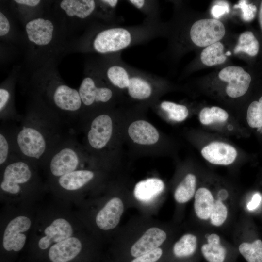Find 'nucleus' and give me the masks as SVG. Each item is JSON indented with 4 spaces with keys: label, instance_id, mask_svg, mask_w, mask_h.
Returning a JSON list of instances; mask_svg holds the SVG:
<instances>
[{
    "label": "nucleus",
    "instance_id": "nucleus-18",
    "mask_svg": "<svg viewBox=\"0 0 262 262\" xmlns=\"http://www.w3.org/2000/svg\"><path fill=\"white\" fill-rule=\"evenodd\" d=\"M60 8L69 17L86 19L96 14L97 1L94 0H63Z\"/></svg>",
    "mask_w": 262,
    "mask_h": 262
},
{
    "label": "nucleus",
    "instance_id": "nucleus-3",
    "mask_svg": "<svg viewBox=\"0 0 262 262\" xmlns=\"http://www.w3.org/2000/svg\"><path fill=\"white\" fill-rule=\"evenodd\" d=\"M222 22L214 18L195 21L191 26L189 35L192 42L199 47H206L220 40L225 34Z\"/></svg>",
    "mask_w": 262,
    "mask_h": 262
},
{
    "label": "nucleus",
    "instance_id": "nucleus-37",
    "mask_svg": "<svg viewBox=\"0 0 262 262\" xmlns=\"http://www.w3.org/2000/svg\"><path fill=\"white\" fill-rule=\"evenodd\" d=\"M9 151V145L5 137L0 134V164L4 163L7 158Z\"/></svg>",
    "mask_w": 262,
    "mask_h": 262
},
{
    "label": "nucleus",
    "instance_id": "nucleus-41",
    "mask_svg": "<svg viewBox=\"0 0 262 262\" xmlns=\"http://www.w3.org/2000/svg\"><path fill=\"white\" fill-rule=\"evenodd\" d=\"M9 92L5 88H0V111L4 108L10 98Z\"/></svg>",
    "mask_w": 262,
    "mask_h": 262
},
{
    "label": "nucleus",
    "instance_id": "nucleus-34",
    "mask_svg": "<svg viewBox=\"0 0 262 262\" xmlns=\"http://www.w3.org/2000/svg\"><path fill=\"white\" fill-rule=\"evenodd\" d=\"M119 1L117 0H103L97 1L96 14L99 13L104 18L111 19L114 17L116 8Z\"/></svg>",
    "mask_w": 262,
    "mask_h": 262
},
{
    "label": "nucleus",
    "instance_id": "nucleus-23",
    "mask_svg": "<svg viewBox=\"0 0 262 262\" xmlns=\"http://www.w3.org/2000/svg\"><path fill=\"white\" fill-rule=\"evenodd\" d=\"M94 175L93 172L89 170H75L61 176L59 183L65 189L76 190L91 180Z\"/></svg>",
    "mask_w": 262,
    "mask_h": 262
},
{
    "label": "nucleus",
    "instance_id": "nucleus-14",
    "mask_svg": "<svg viewBox=\"0 0 262 262\" xmlns=\"http://www.w3.org/2000/svg\"><path fill=\"white\" fill-rule=\"evenodd\" d=\"M44 233L46 236L38 242L39 248L43 250L48 248L52 243H59L71 237L73 229L67 220L58 218L45 229Z\"/></svg>",
    "mask_w": 262,
    "mask_h": 262
},
{
    "label": "nucleus",
    "instance_id": "nucleus-35",
    "mask_svg": "<svg viewBox=\"0 0 262 262\" xmlns=\"http://www.w3.org/2000/svg\"><path fill=\"white\" fill-rule=\"evenodd\" d=\"M163 250L158 247L147 253L135 257L131 262H156L162 256Z\"/></svg>",
    "mask_w": 262,
    "mask_h": 262
},
{
    "label": "nucleus",
    "instance_id": "nucleus-44",
    "mask_svg": "<svg viewBox=\"0 0 262 262\" xmlns=\"http://www.w3.org/2000/svg\"><path fill=\"white\" fill-rule=\"evenodd\" d=\"M258 102H259V103L260 104V105L262 109V96L260 98Z\"/></svg>",
    "mask_w": 262,
    "mask_h": 262
},
{
    "label": "nucleus",
    "instance_id": "nucleus-12",
    "mask_svg": "<svg viewBox=\"0 0 262 262\" xmlns=\"http://www.w3.org/2000/svg\"><path fill=\"white\" fill-rule=\"evenodd\" d=\"M123 211L122 201L118 197L112 198L97 214L96 218L97 225L104 230L114 229L118 224Z\"/></svg>",
    "mask_w": 262,
    "mask_h": 262
},
{
    "label": "nucleus",
    "instance_id": "nucleus-39",
    "mask_svg": "<svg viewBox=\"0 0 262 262\" xmlns=\"http://www.w3.org/2000/svg\"><path fill=\"white\" fill-rule=\"evenodd\" d=\"M221 4L215 5L212 7L211 12L213 16L215 18H219L225 13L229 12V8L227 5H225L224 2Z\"/></svg>",
    "mask_w": 262,
    "mask_h": 262
},
{
    "label": "nucleus",
    "instance_id": "nucleus-15",
    "mask_svg": "<svg viewBox=\"0 0 262 262\" xmlns=\"http://www.w3.org/2000/svg\"><path fill=\"white\" fill-rule=\"evenodd\" d=\"M52 98L55 105L65 111H77L82 104L79 91L62 83L55 87Z\"/></svg>",
    "mask_w": 262,
    "mask_h": 262
},
{
    "label": "nucleus",
    "instance_id": "nucleus-11",
    "mask_svg": "<svg viewBox=\"0 0 262 262\" xmlns=\"http://www.w3.org/2000/svg\"><path fill=\"white\" fill-rule=\"evenodd\" d=\"M112 129V121L108 115L103 114L96 117L88 133L91 146L95 149L104 147L110 139Z\"/></svg>",
    "mask_w": 262,
    "mask_h": 262
},
{
    "label": "nucleus",
    "instance_id": "nucleus-28",
    "mask_svg": "<svg viewBox=\"0 0 262 262\" xmlns=\"http://www.w3.org/2000/svg\"><path fill=\"white\" fill-rule=\"evenodd\" d=\"M238 250L247 262H262V241L260 239L242 243Z\"/></svg>",
    "mask_w": 262,
    "mask_h": 262
},
{
    "label": "nucleus",
    "instance_id": "nucleus-33",
    "mask_svg": "<svg viewBox=\"0 0 262 262\" xmlns=\"http://www.w3.org/2000/svg\"><path fill=\"white\" fill-rule=\"evenodd\" d=\"M246 120L248 125L252 128L262 127V109L258 101H254L249 105Z\"/></svg>",
    "mask_w": 262,
    "mask_h": 262
},
{
    "label": "nucleus",
    "instance_id": "nucleus-27",
    "mask_svg": "<svg viewBox=\"0 0 262 262\" xmlns=\"http://www.w3.org/2000/svg\"><path fill=\"white\" fill-rule=\"evenodd\" d=\"M259 50V43L253 33L246 31L240 35L238 43L234 49V53L244 52L251 56H254L257 54Z\"/></svg>",
    "mask_w": 262,
    "mask_h": 262
},
{
    "label": "nucleus",
    "instance_id": "nucleus-6",
    "mask_svg": "<svg viewBox=\"0 0 262 262\" xmlns=\"http://www.w3.org/2000/svg\"><path fill=\"white\" fill-rule=\"evenodd\" d=\"M31 222L27 217L19 216L12 220L7 225L3 237V246L7 251L20 250L24 246L26 236L21 233L30 228Z\"/></svg>",
    "mask_w": 262,
    "mask_h": 262
},
{
    "label": "nucleus",
    "instance_id": "nucleus-29",
    "mask_svg": "<svg viewBox=\"0 0 262 262\" xmlns=\"http://www.w3.org/2000/svg\"><path fill=\"white\" fill-rule=\"evenodd\" d=\"M228 118V113L225 110L217 106L203 108L199 114L200 123L205 125L216 122H225Z\"/></svg>",
    "mask_w": 262,
    "mask_h": 262
},
{
    "label": "nucleus",
    "instance_id": "nucleus-16",
    "mask_svg": "<svg viewBox=\"0 0 262 262\" xmlns=\"http://www.w3.org/2000/svg\"><path fill=\"white\" fill-rule=\"evenodd\" d=\"M79 160L76 152L72 148H65L52 158L50 169L55 176H62L75 170Z\"/></svg>",
    "mask_w": 262,
    "mask_h": 262
},
{
    "label": "nucleus",
    "instance_id": "nucleus-13",
    "mask_svg": "<svg viewBox=\"0 0 262 262\" xmlns=\"http://www.w3.org/2000/svg\"><path fill=\"white\" fill-rule=\"evenodd\" d=\"M166 234L156 227L148 229L132 246L131 254L136 257L158 248L166 240Z\"/></svg>",
    "mask_w": 262,
    "mask_h": 262
},
{
    "label": "nucleus",
    "instance_id": "nucleus-10",
    "mask_svg": "<svg viewBox=\"0 0 262 262\" xmlns=\"http://www.w3.org/2000/svg\"><path fill=\"white\" fill-rule=\"evenodd\" d=\"M201 155L209 163L216 165H229L235 160L237 152L231 145L220 142H213L201 149Z\"/></svg>",
    "mask_w": 262,
    "mask_h": 262
},
{
    "label": "nucleus",
    "instance_id": "nucleus-20",
    "mask_svg": "<svg viewBox=\"0 0 262 262\" xmlns=\"http://www.w3.org/2000/svg\"><path fill=\"white\" fill-rule=\"evenodd\" d=\"M164 184L158 178H148L138 182L133 194L136 199L144 203H149L156 198L164 191Z\"/></svg>",
    "mask_w": 262,
    "mask_h": 262
},
{
    "label": "nucleus",
    "instance_id": "nucleus-9",
    "mask_svg": "<svg viewBox=\"0 0 262 262\" xmlns=\"http://www.w3.org/2000/svg\"><path fill=\"white\" fill-rule=\"evenodd\" d=\"M32 173L27 164L17 162L8 165L5 169L0 188L11 194H17L20 191L19 184L27 182Z\"/></svg>",
    "mask_w": 262,
    "mask_h": 262
},
{
    "label": "nucleus",
    "instance_id": "nucleus-5",
    "mask_svg": "<svg viewBox=\"0 0 262 262\" xmlns=\"http://www.w3.org/2000/svg\"><path fill=\"white\" fill-rule=\"evenodd\" d=\"M96 73L92 71L82 79L79 89V93L84 105L89 106L95 103H106L113 95L111 88L97 85Z\"/></svg>",
    "mask_w": 262,
    "mask_h": 262
},
{
    "label": "nucleus",
    "instance_id": "nucleus-21",
    "mask_svg": "<svg viewBox=\"0 0 262 262\" xmlns=\"http://www.w3.org/2000/svg\"><path fill=\"white\" fill-rule=\"evenodd\" d=\"M200 251L208 262H226L228 257L227 248L221 244L219 236L215 233L207 237V243L201 246Z\"/></svg>",
    "mask_w": 262,
    "mask_h": 262
},
{
    "label": "nucleus",
    "instance_id": "nucleus-19",
    "mask_svg": "<svg viewBox=\"0 0 262 262\" xmlns=\"http://www.w3.org/2000/svg\"><path fill=\"white\" fill-rule=\"evenodd\" d=\"M131 138L141 145H152L156 143L159 137L156 129L151 124L144 120H138L132 123L128 128Z\"/></svg>",
    "mask_w": 262,
    "mask_h": 262
},
{
    "label": "nucleus",
    "instance_id": "nucleus-43",
    "mask_svg": "<svg viewBox=\"0 0 262 262\" xmlns=\"http://www.w3.org/2000/svg\"><path fill=\"white\" fill-rule=\"evenodd\" d=\"M259 20L261 30L262 31V1L261 2L260 7L259 14Z\"/></svg>",
    "mask_w": 262,
    "mask_h": 262
},
{
    "label": "nucleus",
    "instance_id": "nucleus-7",
    "mask_svg": "<svg viewBox=\"0 0 262 262\" xmlns=\"http://www.w3.org/2000/svg\"><path fill=\"white\" fill-rule=\"evenodd\" d=\"M25 29L29 42L40 47L47 46L51 43L55 30L53 22L43 17L29 21L25 25Z\"/></svg>",
    "mask_w": 262,
    "mask_h": 262
},
{
    "label": "nucleus",
    "instance_id": "nucleus-26",
    "mask_svg": "<svg viewBox=\"0 0 262 262\" xmlns=\"http://www.w3.org/2000/svg\"><path fill=\"white\" fill-rule=\"evenodd\" d=\"M196 180L192 174H188L178 185L174 192V198L179 203L189 201L196 193Z\"/></svg>",
    "mask_w": 262,
    "mask_h": 262
},
{
    "label": "nucleus",
    "instance_id": "nucleus-22",
    "mask_svg": "<svg viewBox=\"0 0 262 262\" xmlns=\"http://www.w3.org/2000/svg\"><path fill=\"white\" fill-rule=\"evenodd\" d=\"M215 199L211 192L206 188L201 187L195 194L194 209L196 216L200 219L210 218Z\"/></svg>",
    "mask_w": 262,
    "mask_h": 262
},
{
    "label": "nucleus",
    "instance_id": "nucleus-2",
    "mask_svg": "<svg viewBox=\"0 0 262 262\" xmlns=\"http://www.w3.org/2000/svg\"><path fill=\"white\" fill-rule=\"evenodd\" d=\"M120 54L106 55L94 69L113 86L127 90L132 98L148 99L153 93L154 82L159 81V78L127 65L121 59Z\"/></svg>",
    "mask_w": 262,
    "mask_h": 262
},
{
    "label": "nucleus",
    "instance_id": "nucleus-40",
    "mask_svg": "<svg viewBox=\"0 0 262 262\" xmlns=\"http://www.w3.org/2000/svg\"><path fill=\"white\" fill-rule=\"evenodd\" d=\"M262 197L259 193H255L252 196L251 200L248 203L247 208L249 211H254L260 205Z\"/></svg>",
    "mask_w": 262,
    "mask_h": 262
},
{
    "label": "nucleus",
    "instance_id": "nucleus-25",
    "mask_svg": "<svg viewBox=\"0 0 262 262\" xmlns=\"http://www.w3.org/2000/svg\"><path fill=\"white\" fill-rule=\"evenodd\" d=\"M223 44L218 41L205 47L200 54V60L207 66H213L224 63L227 56L224 52Z\"/></svg>",
    "mask_w": 262,
    "mask_h": 262
},
{
    "label": "nucleus",
    "instance_id": "nucleus-1",
    "mask_svg": "<svg viewBox=\"0 0 262 262\" xmlns=\"http://www.w3.org/2000/svg\"><path fill=\"white\" fill-rule=\"evenodd\" d=\"M159 20L147 19L141 25L123 26L111 25L93 31L87 41V49L108 55L119 53L131 46L159 37L163 33Z\"/></svg>",
    "mask_w": 262,
    "mask_h": 262
},
{
    "label": "nucleus",
    "instance_id": "nucleus-32",
    "mask_svg": "<svg viewBox=\"0 0 262 262\" xmlns=\"http://www.w3.org/2000/svg\"><path fill=\"white\" fill-rule=\"evenodd\" d=\"M227 216L226 205L221 201L215 200L209 218L211 224L214 226H220L225 222Z\"/></svg>",
    "mask_w": 262,
    "mask_h": 262
},
{
    "label": "nucleus",
    "instance_id": "nucleus-45",
    "mask_svg": "<svg viewBox=\"0 0 262 262\" xmlns=\"http://www.w3.org/2000/svg\"><path fill=\"white\" fill-rule=\"evenodd\" d=\"M225 55L227 56H229L230 55H231V52L230 51H227L226 53H225Z\"/></svg>",
    "mask_w": 262,
    "mask_h": 262
},
{
    "label": "nucleus",
    "instance_id": "nucleus-38",
    "mask_svg": "<svg viewBox=\"0 0 262 262\" xmlns=\"http://www.w3.org/2000/svg\"><path fill=\"white\" fill-rule=\"evenodd\" d=\"M10 24L7 16L1 11L0 12V36H5L9 32Z\"/></svg>",
    "mask_w": 262,
    "mask_h": 262
},
{
    "label": "nucleus",
    "instance_id": "nucleus-24",
    "mask_svg": "<svg viewBox=\"0 0 262 262\" xmlns=\"http://www.w3.org/2000/svg\"><path fill=\"white\" fill-rule=\"evenodd\" d=\"M197 248L196 237L194 234L187 233L175 243L173 253L175 257L179 259L188 258L196 254Z\"/></svg>",
    "mask_w": 262,
    "mask_h": 262
},
{
    "label": "nucleus",
    "instance_id": "nucleus-4",
    "mask_svg": "<svg viewBox=\"0 0 262 262\" xmlns=\"http://www.w3.org/2000/svg\"><path fill=\"white\" fill-rule=\"evenodd\" d=\"M218 77L221 81L228 83L226 92L232 98L244 95L247 91L251 81L250 74L238 66L224 67L219 72Z\"/></svg>",
    "mask_w": 262,
    "mask_h": 262
},
{
    "label": "nucleus",
    "instance_id": "nucleus-17",
    "mask_svg": "<svg viewBox=\"0 0 262 262\" xmlns=\"http://www.w3.org/2000/svg\"><path fill=\"white\" fill-rule=\"evenodd\" d=\"M82 247L80 241L71 237L53 245L49 249V257L52 262H67L80 252Z\"/></svg>",
    "mask_w": 262,
    "mask_h": 262
},
{
    "label": "nucleus",
    "instance_id": "nucleus-31",
    "mask_svg": "<svg viewBox=\"0 0 262 262\" xmlns=\"http://www.w3.org/2000/svg\"><path fill=\"white\" fill-rule=\"evenodd\" d=\"M127 2L147 16V19L158 20L159 5L157 1L130 0Z\"/></svg>",
    "mask_w": 262,
    "mask_h": 262
},
{
    "label": "nucleus",
    "instance_id": "nucleus-36",
    "mask_svg": "<svg viewBox=\"0 0 262 262\" xmlns=\"http://www.w3.org/2000/svg\"><path fill=\"white\" fill-rule=\"evenodd\" d=\"M234 7L241 9L243 19L246 21H250L254 17L257 10L255 5L247 4L246 0H240Z\"/></svg>",
    "mask_w": 262,
    "mask_h": 262
},
{
    "label": "nucleus",
    "instance_id": "nucleus-8",
    "mask_svg": "<svg viewBox=\"0 0 262 262\" xmlns=\"http://www.w3.org/2000/svg\"><path fill=\"white\" fill-rule=\"evenodd\" d=\"M17 142L22 153L27 157L38 159L46 149L42 134L33 128L24 127L17 135Z\"/></svg>",
    "mask_w": 262,
    "mask_h": 262
},
{
    "label": "nucleus",
    "instance_id": "nucleus-42",
    "mask_svg": "<svg viewBox=\"0 0 262 262\" xmlns=\"http://www.w3.org/2000/svg\"><path fill=\"white\" fill-rule=\"evenodd\" d=\"M14 2L19 5L34 7L38 6L41 1L40 0H15Z\"/></svg>",
    "mask_w": 262,
    "mask_h": 262
},
{
    "label": "nucleus",
    "instance_id": "nucleus-30",
    "mask_svg": "<svg viewBox=\"0 0 262 262\" xmlns=\"http://www.w3.org/2000/svg\"><path fill=\"white\" fill-rule=\"evenodd\" d=\"M160 107L167 113L169 118L174 121H183L188 115V109L183 105L164 101L161 102Z\"/></svg>",
    "mask_w": 262,
    "mask_h": 262
}]
</instances>
